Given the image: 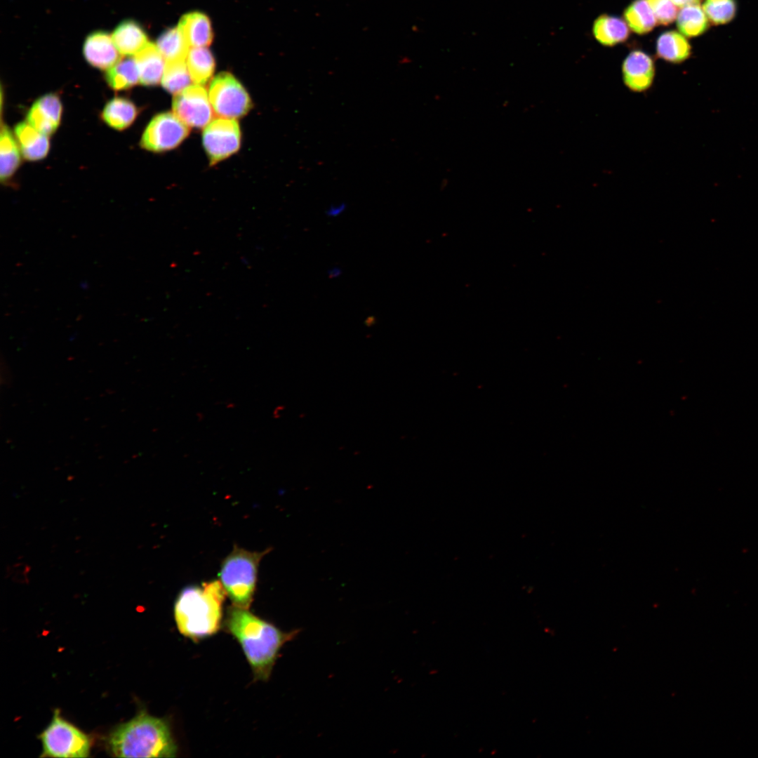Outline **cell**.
Segmentation results:
<instances>
[{"label":"cell","instance_id":"obj_1","mask_svg":"<svg viewBox=\"0 0 758 758\" xmlns=\"http://www.w3.org/2000/svg\"><path fill=\"white\" fill-rule=\"evenodd\" d=\"M225 626L241 644L255 679L264 681L269 679L281 647L300 632H284L247 609L234 606L228 609Z\"/></svg>","mask_w":758,"mask_h":758},{"label":"cell","instance_id":"obj_2","mask_svg":"<svg viewBox=\"0 0 758 758\" xmlns=\"http://www.w3.org/2000/svg\"><path fill=\"white\" fill-rule=\"evenodd\" d=\"M225 594L219 580L184 588L174 605L179 632L194 641L215 634L220 627Z\"/></svg>","mask_w":758,"mask_h":758},{"label":"cell","instance_id":"obj_3","mask_svg":"<svg viewBox=\"0 0 758 758\" xmlns=\"http://www.w3.org/2000/svg\"><path fill=\"white\" fill-rule=\"evenodd\" d=\"M108 743L119 757H173L177 753L168 724L144 712L117 726Z\"/></svg>","mask_w":758,"mask_h":758},{"label":"cell","instance_id":"obj_4","mask_svg":"<svg viewBox=\"0 0 758 758\" xmlns=\"http://www.w3.org/2000/svg\"><path fill=\"white\" fill-rule=\"evenodd\" d=\"M267 552H251L235 546L222 561L219 577L234 606H250L255 590L259 563Z\"/></svg>","mask_w":758,"mask_h":758},{"label":"cell","instance_id":"obj_5","mask_svg":"<svg viewBox=\"0 0 758 758\" xmlns=\"http://www.w3.org/2000/svg\"><path fill=\"white\" fill-rule=\"evenodd\" d=\"M39 738L43 748L41 757H86L89 755V738L62 719L58 710L55 711L51 722L40 734Z\"/></svg>","mask_w":758,"mask_h":758},{"label":"cell","instance_id":"obj_6","mask_svg":"<svg viewBox=\"0 0 758 758\" xmlns=\"http://www.w3.org/2000/svg\"><path fill=\"white\" fill-rule=\"evenodd\" d=\"M209 100L217 116L234 119L246 115L251 99L243 85L230 73L222 72L211 81Z\"/></svg>","mask_w":758,"mask_h":758},{"label":"cell","instance_id":"obj_7","mask_svg":"<svg viewBox=\"0 0 758 758\" xmlns=\"http://www.w3.org/2000/svg\"><path fill=\"white\" fill-rule=\"evenodd\" d=\"M189 132V126L174 113H160L147 126L141 137L140 145L151 152L168 151L178 146Z\"/></svg>","mask_w":758,"mask_h":758},{"label":"cell","instance_id":"obj_8","mask_svg":"<svg viewBox=\"0 0 758 758\" xmlns=\"http://www.w3.org/2000/svg\"><path fill=\"white\" fill-rule=\"evenodd\" d=\"M203 145L211 165L238 151L241 131L234 119L220 118L211 121L203 131Z\"/></svg>","mask_w":758,"mask_h":758},{"label":"cell","instance_id":"obj_9","mask_svg":"<svg viewBox=\"0 0 758 758\" xmlns=\"http://www.w3.org/2000/svg\"><path fill=\"white\" fill-rule=\"evenodd\" d=\"M173 113L187 126L201 128L211 121V104L206 89L199 84L190 85L175 95Z\"/></svg>","mask_w":758,"mask_h":758},{"label":"cell","instance_id":"obj_10","mask_svg":"<svg viewBox=\"0 0 758 758\" xmlns=\"http://www.w3.org/2000/svg\"><path fill=\"white\" fill-rule=\"evenodd\" d=\"M621 70L623 84L630 91L644 93L651 88L656 66L648 53L640 50L632 51L624 59Z\"/></svg>","mask_w":758,"mask_h":758},{"label":"cell","instance_id":"obj_11","mask_svg":"<svg viewBox=\"0 0 758 758\" xmlns=\"http://www.w3.org/2000/svg\"><path fill=\"white\" fill-rule=\"evenodd\" d=\"M62 106L58 95L48 93L37 99L29 108L27 122L39 132L49 135L58 128Z\"/></svg>","mask_w":758,"mask_h":758},{"label":"cell","instance_id":"obj_12","mask_svg":"<svg viewBox=\"0 0 758 758\" xmlns=\"http://www.w3.org/2000/svg\"><path fill=\"white\" fill-rule=\"evenodd\" d=\"M85 60L93 67L107 70L120 58L112 37L106 32L95 31L87 36L83 46Z\"/></svg>","mask_w":758,"mask_h":758},{"label":"cell","instance_id":"obj_13","mask_svg":"<svg viewBox=\"0 0 758 758\" xmlns=\"http://www.w3.org/2000/svg\"><path fill=\"white\" fill-rule=\"evenodd\" d=\"M14 135L23 157L29 161H38L46 157L50 149L48 135L39 132L27 122H21L15 127Z\"/></svg>","mask_w":758,"mask_h":758},{"label":"cell","instance_id":"obj_14","mask_svg":"<svg viewBox=\"0 0 758 758\" xmlns=\"http://www.w3.org/2000/svg\"><path fill=\"white\" fill-rule=\"evenodd\" d=\"M178 27L190 48L206 47L212 41L211 21L203 13H186L180 18Z\"/></svg>","mask_w":758,"mask_h":758},{"label":"cell","instance_id":"obj_15","mask_svg":"<svg viewBox=\"0 0 758 758\" xmlns=\"http://www.w3.org/2000/svg\"><path fill=\"white\" fill-rule=\"evenodd\" d=\"M134 58L141 84L154 86L161 81L166 62L157 45L149 41Z\"/></svg>","mask_w":758,"mask_h":758},{"label":"cell","instance_id":"obj_16","mask_svg":"<svg viewBox=\"0 0 758 758\" xmlns=\"http://www.w3.org/2000/svg\"><path fill=\"white\" fill-rule=\"evenodd\" d=\"M112 37L119 53L124 56L135 55L149 42L142 27L133 20L120 22Z\"/></svg>","mask_w":758,"mask_h":758},{"label":"cell","instance_id":"obj_17","mask_svg":"<svg viewBox=\"0 0 758 758\" xmlns=\"http://www.w3.org/2000/svg\"><path fill=\"white\" fill-rule=\"evenodd\" d=\"M691 53V45L687 39L676 31L665 32L657 39L656 54L665 62L681 63L690 57Z\"/></svg>","mask_w":758,"mask_h":758},{"label":"cell","instance_id":"obj_18","mask_svg":"<svg viewBox=\"0 0 758 758\" xmlns=\"http://www.w3.org/2000/svg\"><path fill=\"white\" fill-rule=\"evenodd\" d=\"M138 114L135 105L129 99L116 97L105 105L101 117L111 128L124 130L129 127Z\"/></svg>","mask_w":758,"mask_h":758},{"label":"cell","instance_id":"obj_19","mask_svg":"<svg viewBox=\"0 0 758 758\" xmlns=\"http://www.w3.org/2000/svg\"><path fill=\"white\" fill-rule=\"evenodd\" d=\"M592 32L595 39L606 46L625 41L630 34L628 25L624 20L606 14L601 15L595 20Z\"/></svg>","mask_w":758,"mask_h":758},{"label":"cell","instance_id":"obj_20","mask_svg":"<svg viewBox=\"0 0 758 758\" xmlns=\"http://www.w3.org/2000/svg\"><path fill=\"white\" fill-rule=\"evenodd\" d=\"M108 86L115 91L127 90L140 81L139 72L135 58L124 56L105 74Z\"/></svg>","mask_w":758,"mask_h":758},{"label":"cell","instance_id":"obj_21","mask_svg":"<svg viewBox=\"0 0 758 758\" xmlns=\"http://www.w3.org/2000/svg\"><path fill=\"white\" fill-rule=\"evenodd\" d=\"M20 149L15 137L6 126H2L0 138V177L9 179L20 164Z\"/></svg>","mask_w":758,"mask_h":758},{"label":"cell","instance_id":"obj_22","mask_svg":"<svg viewBox=\"0 0 758 758\" xmlns=\"http://www.w3.org/2000/svg\"><path fill=\"white\" fill-rule=\"evenodd\" d=\"M676 20L679 31L687 37L701 35L709 27V20L699 4L681 8Z\"/></svg>","mask_w":758,"mask_h":758},{"label":"cell","instance_id":"obj_23","mask_svg":"<svg viewBox=\"0 0 758 758\" xmlns=\"http://www.w3.org/2000/svg\"><path fill=\"white\" fill-rule=\"evenodd\" d=\"M187 66L192 80L195 84H205L211 77L215 69V60L206 47L190 48L186 58Z\"/></svg>","mask_w":758,"mask_h":758},{"label":"cell","instance_id":"obj_24","mask_svg":"<svg viewBox=\"0 0 758 758\" xmlns=\"http://www.w3.org/2000/svg\"><path fill=\"white\" fill-rule=\"evenodd\" d=\"M623 16L628 27L638 34L649 32L657 22L647 0H634L625 9Z\"/></svg>","mask_w":758,"mask_h":758},{"label":"cell","instance_id":"obj_25","mask_svg":"<svg viewBox=\"0 0 758 758\" xmlns=\"http://www.w3.org/2000/svg\"><path fill=\"white\" fill-rule=\"evenodd\" d=\"M156 45L166 62L185 60L190 48L178 27L164 32Z\"/></svg>","mask_w":758,"mask_h":758},{"label":"cell","instance_id":"obj_26","mask_svg":"<svg viewBox=\"0 0 758 758\" xmlns=\"http://www.w3.org/2000/svg\"><path fill=\"white\" fill-rule=\"evenodd\" d=\"M191 77L185 60L166 62L161 84L165 90L174 95L190 86Z\"/></svg>","mask_w":758,"mask_h":758},{"label":"cell","instance_id":"obj_27","mask_svg":"<svg viewBox=\"0 0 758 758\" xmlns=\"http://www.w3.org/2000/svg\"><path fill=\"white\" fill-rule=\"evenodd\" d=\"M703 8L708 20L715 25L731 22L736 16V0H705Z\"/></svg>","mask_w":758,"mask_h":758},{"label":"cell","instance_id":"obj_28","mask_svg":"<svg viewBox=\"0 0 758 758\" xmlns=\"http://www.w3.org/2000/svg\"><path fill=\"white\" fill-rule=\"evenodd\" d=\"M657 22L668 25L677 18V6L671 0H647Z\"/></svg>","mask_w":758,"mask_h":758},{"label":"cell","instance_id":"obj_29","mask_svg":"<svg viewBox=\"0 0 758 758\" xmlns=\"http://www.w3.org/2000/svg\"><path fill=\"white\" fill-rule=\"evenodd\" d=\"M345 208L346 206L344 203L337 205H331V207L328 208L326 213L330 217H335L342 213L345 210Z\"/></svg>","mask_w":758,"mask_h":758},{"label":"cell","instance_id":"obj_30","mask_svg":"<svg viewBox=\"0 0 758 758\" xmlns=\"http://www.w3.org/2000/svg\"><path fill=\"white\" fill-rule=\"evenodd\" d=\"M672 3L679 8H683L689 5L699 4L700 0H671Z\"/></svg>","mask_w":758,"mask_h":758},{"label":"cell","instance_id":"obj_31","mask_svg":"<svg viewBox=\"0 0 758 758\" xmlns=\"http://www.w3.org/2000/svg\"><path fill=\"white\" fill-rule=\"evenodd\" d=\"M340 274H341V270H340V268H338V267H334V268H332L331 270H330L328 271V276H329V277H330L331 278H334V277H338V275H340Z\"/></svg>","mask_w":758,"mask_h":758}]
</instances>
